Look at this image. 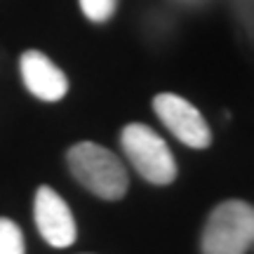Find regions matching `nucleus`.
<instances>
[{
    "instance_id": "obj_7",
    "label": "nucleus",
    "mask_w": 254,
    "mask_h": 254,
    "mask_svg": "<svg viewBox=\"0 0 254 254\" xmlns=\"http://www.w3.org/2000/svg\"><path fill=\"white\" fill-rule=\"evenodd\" d=\"M0 254H26L21 228L7 217H0Z\"/></svg>"
},
{
    "instance_id": "obj_6",
    "label": "nucleus",
    "mask_w": 254,
    "mask_h": 254,
    "mask_svg": "<svg viewBox=\"0 0 254 254\" xmlns=\"http://www.w3.org/2000/svg\"><path fill=\"white\" fill-rule=\"evenodd\" d=\"M19 68H21V80L33 97L43 101H59L66 97L68 80L47 55L38 50H28L19 59Z\"/></svg>"
},
{
    "instance_id": "obj_8",
    "label": "nucleus",
    "mask_w": 254,
    "mask_h": 254,
    "mask_svg": "<svg viewBox=\"0 0 254 254\" xmlns=\"http://www.w3.org/2000/svg\"><path fill=\"white\" fill-rule=\"evenodd\" d=\"M116 7H118V0H80L82 14L94 24L109 21L113 17V12H116Z\"/></svg>"
},
{
    "instance_id": "obj_2",
    "label": "nucleus",
    "mask_w": 254,
    "mask_h": 254,
    "mask_svg": "<svg viewBox=\"0 0 254 254\" xmlns=\"http://www.w3.org/2000/svg\"><path fill=\"white\" fill-rule=\"evenodd\" d=\"M254 245V207L245 200H226L209 212L202 228V254H247Z\"/></svg>"
},
{
    "instance_id": "obj_1",
    "label": "nucleus",
    "mask_w": 254,
    "mask_h": 254,
    "mask_svg": "<svg viewBox=\"0 0 254 254\" xmlns=\"http://www.w3.org/2000/svg\"><path fill=\"white\" fill-rule=\"evenodd\" d=\"M66 163L73 177L97 198L120 200L127 193V170L118 155L104 146L94 141H80L68 148Z\"/></svg>"
},
{
    "instance_id": "obj_5",
    "label": "nucleus",
    "mask_w": 254,
    "mask_h": 254,
    "mask_svg": "<svg viewBox=\"0 0 254 254\" xmlns=\"http://www.w3.org/2000/svg\"><path fill=\"white\" fill-rule=\"evenodd\" d=\"M36 226L40 236L45 238L47 245L52 247H68L75 243L78 228L75 219L71 214V207L66 205V200L50 186H40L36 193Z\"/></svg>"
},
{
    "instance_id": "obj_4",
    "label": "nucleus",
    "mask_w": 254,
    "mask_h": 254,
    "mask_svg": "<svg viewBox=\"0 0 254 254\" xmlns=\"http://www.w3.org/2000/svg\"><path fill=\"white\" fill-rule=\"evenodd\" d=\"M153 109L163 125L172 132L179 141H184L190 148H207L212 144V132L200 113L190 101H186L179 94L163 92L153 99Z\"/></svg>"
},
{
    "instance_id": "obj_3",
    "label": "nucleus",
    "mask_w": 254,
    "mask_h": 254,
    "mask_svg": "<svg viewBox=\"0 0 254 254\" xmlns=\"http://www.w3.org/2000/svg\"><path fill=\"white\" fill-rule=\"evenodd\" d=\"M120 146L132 167L146 182L165 186L177 179V163L170 146L148 125H141V123L125 125L120 132Z\"/></svg>"
}]
</instances>
